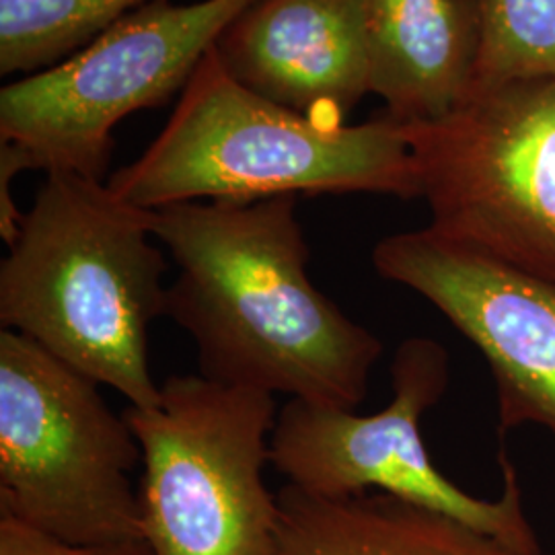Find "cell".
<instances>
[{
	"label": "cell",
	"mask_w": 555,
	"mask_h": 555,
	"mask_svg": "<svg viewBox=\"0 0 555 555\" xmlns=\"http://www.w3.org/2000/svg\"><path fill=\"white\" fill-rule=\"evenodd\" d=\"M297 199L153 210V235L178 266L167 315L194 339L202 377L354 410L383 344L313 284Z\"/></svg>",
	"instance_id": "6da1fadb"
},
{
	"label": "cell",
	"mask_w": 555,
	"mask_h": 555,
	"mask_svg": "<svg viewBox=\"0 0 555 555\" xmlns=\"http://www.w3.org/2000/svg\"><path fill=\"white\" fill-rule=\"evenodd\" d=\"M153 210L77 173H46L20 235L0 263L2 330L134 408H155L149 330L167 315V258L155 245Z\"/></svg>",
	"instance_id": "7a4b0ae2"
},
{
	"label": "cell",
	"mask_w": 555,
	"mask_h": 555,
	"mask_svg": "<svg viewBox=\"0 0 555 555\" xmlns=\"http://www.w3.org/2000/svg\"><path fill=\"white\" fill-rule=\"evenodd\" d=\"M107 185L144 210L323 194L420 198L414 157L396 121L378 114L358 126L305 118L233 79L217 48L199 62L159 137Z\"/></svg>",
	"instance_id": "3957f363"
},
{
	"label": "cell",
	"mask_w": 555,
	"mask_h": 555,
	"mask_svg": "<svg viewBox=\"0 0 555 555\" xmlns=\"http://www.w3.org/2000/svg\"><path fill=\"white\" fill-rule=\"evenodd\" d=\"M142 447L100 385L0 332V511L70 543L144 539Z\"/></svg>",
	"instance_id": "277c9868"
},
{
	"label": "cell",
	"mask_w": 555,
	"mask_h": 555,
	"mask_svg": "<svg viewBox=\"0 0 555 555\" xmlns=\"http://www.w3.org/2000/svg\"><path fill=\"white\" fill-rule=\"evenodd\" d=\"M276 397L202 375L126 408L142 447V531L155 555H278L280 504L263 481Z\"/></svg>",
	"instance_id": "5b68a950"
},
{
	"label": "cell",
	"mask_w": 555,
	"mask_h": 555,
	"mask_svg": "<svg viewBox=\"0 0 555 555\" xmlns=\"http://www.w3.org/2000/svg\"><path fill=\"white\" fill-rule=\"evenodd\" d=\"M258 0H149L56 66L0 91V144L25 169L107 181L114 130L183 91L222 31Z\"/></svg>",
	"instance_id": "8992f818"
},
{
	"label": "cell",
	"mask_w": 555,
	"mask_h": 555,
	"mask_svg": "<svg viewBox=\"0 0 555 555\" xmlns=\"http://www.w3.org/2000/svg\"><path fill=\"white\" fill-rule=\"evenodd\" d=\"M397 126L428 227L555 284V80L477 91L442 118Z\"/></svg>",
	"instance_id": "52a82bcc"
},
{
	"label": "cell",
	"mask_w": 555,
	"mask_h": 555,
	"mask_svg": "<svg viewBox=\"0 0 555 555\" xmlns=\"http://www.w3.org/2000/svg\"><path fill=\"white\" fill-rule=\"evenodd\" d=\"M393 401L371 416L288 399L270 437V463L286 483L321 498L385 492L453 516L527 554H543L506 451L498 461L502 496L481 500L442 476L426 451L420 420L449 387V354L430 337H410L391 362Z\"/></svg>",
	"instance_id": "ba28073f"
},
{
	"label": "cell",
	"mask_w": 555,
	"mask_h": 555,
	"mask_svg": "<svg viewBox=\"0 0 555 555\" xmlns=\"http://www.w3.org/2000/svg\"><path fill=\"white\" fill-rule=\"evenodd\" d=\"M378 276L433 302L490 364L500 430L537 424L555 435V284L433 227L380 238Z\"/></svg>",
	"instance_id": "9c48e42d"
},
{
	"label": "cell",
	"mask_w": 555,
	"mask_h": 555,
	"mask_svg": "<svg viewBox=\"0 0 555 555\" xmlns=\"http://www.w3.org/2000/svg\"><path fill=\"white\" fill-rule=\"evenodd\" d=\"M215 48L243 87L325 126L371 93L364 0H258Z\"/></svg>",
	"instance_id": "30bf717a"
},
{
	"label": "cell",
	"mask_w": 555,
	"mask_h": 555,
	"mask_svg": "<svg viewBox=\"0 0 555 555\" xmlns=\"http://www.w3.org/2000/svg\"><path fill=\"white\" fill-rule=\"evenodd\" d=\"M364 34L378 116L428 121L467 100L477 54L467 0H364Z\"/></svg>",
	"instance_id": "8fae6325"
},
{
	"label": "cell",
	"mask_w": 555,
	"mask_h": 555,
	"mask_svg": "<svg viewBox=\"0 0 555 555\" xmlns=\"http://www.w3.org/2000/svg\"><path fill=\"white\" fill-rule=\"evenodd\" d=\"M278 504V555H550L518 552L453 516L385 492L321 498L286 483Z\"/></svg>",
	"instance_id": "7c38bea8"
},
{
	"label": "cell",
	"mask_w": 555,
	"mask_h": 555,
	"mask_svg": "<svg viewBox=\"0 0 555 555\" xmlns=\"http://www.w3.org/2000/svg\"><path fill=\"white\" fill-rule=\"evenodd\" d=\"M149 0H0V75L70 59Z\"/></svg>",
	"instance_id": "4fadbf2b"
},
{
	"label": "cell",
	"mask_w": 555,
	"mask_h": 555,
	"mask_svg": "<svg viewBox=\"0 0 555 555\" xmlns=\"http://www.w3.org/2000/svg\"><path fill=\"white\" fill-rule=\"evenodd\" d=\"M467 4L477 34L469 95L516 80H555V0H467Z\"/></svg>",
	"instance_id": "5bb4252c"
},
{
	"label": "cell",
	"mask_w": 555,
	"mask_h": 555,
	"mask_svg": "<svg viewBox=\"0 0 555 555\" xmlns=\"http://www.w3.org/2000/svg\"><path fill=\"white\" fill-rule=\"evenodd\" d=\"M0 555H155L146 539L80 545L0 511Z\"/></svg>",
	"instance_id": "9a60e30c"
}]
</instances>
